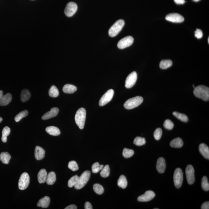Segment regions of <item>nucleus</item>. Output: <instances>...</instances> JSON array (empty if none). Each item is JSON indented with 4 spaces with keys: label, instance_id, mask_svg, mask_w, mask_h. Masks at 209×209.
Segmentation results:
<instances>
[{
    "label": "nucleus",
    "instance_id": "9d476101",
    "mask_svg": "<svg viewBox=\"0 0 209 209\" xmlns=\"http://www.w3.org/2000/svg\"><path fill=\"white\" fill-rule=\"evenodd\" d=\"M186 174L188 183L190 185L193 184L195 181V175L194 168L191 165H187L186 167Z\"/></svg>",
    "mask_w": 209,
    "mask_h": 209
},
{
    "label": "nucleus",
    "instance_id": "4468645a",
    "mask_svg": "<svg viewBox=\"0 0 209 209\" xmlns=\"http://www.w3.org/2000/svg\"><path fill=\"white\" fill-rule=\"evenodd\" d=\"M155 196V194L152 190H148L143 195L137 198V200L140 202H148L153 199Z\"/></svg>",
    "mask_w": 209,
    "mask_h": 209
},
{
    "label": "nucleus",
    "instance_id": "a211bd4d",
    "mask_svg": "<svg viewBox=\"0 0 209 209\" xmlns=\"http://www.w3.org/2000/svg\"><path fill=\"white\" fill-rule=\"evenodd\" d=\"M199 149L200 153L205 157V158L209 159V149L208 146L204 143H202L199 145Z\"/></svg>",
    "mask_w": 209,
    "mask_h": 209
},
{
    "label": "nucleus",
    "instance_id": "bb28decb",
    "mask_svg": "<svg viewBox=\"0 0 209 209\" xmlns=\"http://www.w3.org/2000/svg\"><path fill=\"white\" fill-rule=\"evenodd\" d=\"M31 94L27 89L22 90L21 94V100L23 102L28 101L31 98Z\"/></svg>",
    "mask_w": 209,
    "mask_h": 209
},
{
    "label": "nucleus",
    "instance_id": "3c124183",
    "mask_svg": "<svg viewBox=\"0 0 209 209\" xmlns=\"http://www.w3.org/2000/svg\"><path fill=\"white\" fill-rule=\"evenodd\" d=\"M3 119H2V117H0V123L2 122Z\"/></svg>",
    "mask_w": 209,
    "mask_h": 209
},
{
    "label": "nucleus",
    "instance_id": "2eb2a0df",
    "mask_svg": "<svg viewBox=\"0 0 209 209\" xmlns=\"http://www.w3.org/2000/svg\"><path fill=\"white\" fill-rule=\"evenodd\" d=\"M166 167V163L164 158L160 157L157 160L156 165L157 171L160 174H163L164 172Z\"/></svg>",
    "mask_w": 209,
    "mask_h": 209
},
{
    "label": "nucleus",
    "instance_id": "c756f323",
    "mask_svg": "<svg viewBox=\"0 0 209 209\" xmlns=\"http://www.w3.org/2000/svg\"><path fill=\"white\" fill-rule=\"evenodd\" d=\"M172 65V62L171 60H162L160 63V67L162 69H165L171 67Z\"/></svg>",
    "mask_w": 209,
    "mask_h": 209
},
{
    "label": "nucleus",
    "instance_id": "5fc2aeb1",
    "mask_svg": "<svg viewBox=\"0 0 209 209\" xmlns=\"http://www.w3.org/2000/svg\"><path fill=\"white\" fill-rule=\"evenodd\" d=\"M208 43H209V38H208Z\"/></svg>",
    "mask_w": 209,
    "mask_h": 209
},
{
    "label": "nucleus",
    "instance_id": "7ed1b4c3",
    "mask_svg": "<svg viewBox=\"0 0 209 209\" xmlns=\"http://www.w3.org/2000/svg\"><path fill=\"white\" fill-rule=\"evenodd\" d=\"M143 99L140 96H137L128 99L124 104V108L127 109H132L139 106L143 103Z\"/></svg>",
    "mask_w": 209,
    "mask_h": 209
},
{
    "label": "nucleus",
    "instance_id": "0eeeda50",
    "mask_svg": "<svg viewBox=\"0 0 209 209\" xmlns=\"http://www.w3.org/2000/svg\"><path fill=\"white\" fill-rule=\"evenodd\" d=\"M30 178L27 173H22L20 178L18 182V187L19 190H25L29 186L30 183Z\"/></svg>",
    "mask_w": 209,
    "mask_h": 209
},
{
    "label": "nucleus",
    "instance_id": "ddd939ff",
    "mask_svg": "<svg viewBox=\"0 0 209 209\" xmlns=\"http://www.w3.org/2000/svg\"><path fill=\"white\" fill-rule=\"evenodd\" d=\"M165 19L169 22L180 23L183 22L184 20V17L178 13H171L166 16Z\"/></svg>",
    "mask_w": 209,
    "mask_h": 209
},
{
    "label": "nucleus",
    "instance_id": "a19ab883",
    "mask_svg": "<svg viewBox=\"0 0 209 209\" xmlns=\"http://www.w3.org/2000/svg\"><path fill=\"white\" fill-rule=\"evenodd\" d=\"M68 168L71 170L73 171H76L78 170L79 167L76 161H71L69 163L68 165Z\"/></svg>",
    "mask_w": 209,
    "mask_h": 209
},
{
    "label": "nucleus",
    "instance_id": "de8ad7c7",
    "mask_svg": "<svg viewBox=\"0 0 209 209\" xmlns=\"http://www.w3.org/2000/svg\"><path fill=\"white\" fill-rule=\"evenodd\" d=\"M175 2L178 4H183L185 2V0H174Z\"/></svg>",
    "mask_w": 209,
    "mask_h": 209
},
{
    "label": "nucleus",
    "instance_id": "aec40b11",
    "mask_svg": "<svg viewBox=\"0 0 209 209\" xmlns=\"http://www.w3.org/2000/svg\"><path fill=\"white\" fill-rule=\"evenodd\" d=\"M12 96L11 94L7 93L6 95H3L0 100V105L4 106L7 105L11 102Z\"/></svg>",
    "mask_w": 209,
    "mask_h": 209
},
{
    "label": "nucleus",
    "instance_id": "9b49d317",
    "mask_svg": "<svg viewBox=\"0 0 209 209\" xmlns=\"http://www.w3.org/2000/svg\"><path fill=\"white\" fill-rule=\"evenodd\" d=\"M78 10V6L74 2H70L67 4L64 10V13L67 17H71L75 14Z\"/></svg>",
    "mask_w": 209,
    "mask_h": 209
},
{
    "label": "nucleus",
    "instance_id": "6ab92c4d",
    "mask_svg": "<svg viewBox=\"0 0 209 209\" xmlns=\"http://www.w3.org/2000/svg\"><path fill=\"white\" fill-rule=\"evenodd\" d=\"M50 202L51 199L49 197L46 196L38 201L37 205L38 207H41L42 208H47L49 206Z\"/></svg>",
    "mask_w": 209,
    "mask_h": 209
},
{
    "label": "nucleus",
    "instance_id": "603ef678",
    "mask_svg": "<svg viewBox=\"0 0 209 209\" xmlns=\"http://www.w3.org/2000/svg\"><path fill=\"white\" fill-rule=\"evenodd\" d=\"M200 1V0H193V1H194V2H198V1Z\"/></svg>",
    "mask_w": 209,
    "mask_h": 209
},
{
    "label": "nucleus",
    "instance_id": "a18cd8bd",
    "mask_svg": "<svg viewBox=\"0 0 209 209\" xmlns=\"http://www.w3.org/2000/svg\"><path fill=\"white\" fill-rule=\"evenodd\" d=\"M202 209H209V202H206L203 204L201 207Z\"/></svg>",
    "mask_w": 209,
    "mask_h": 209
},
{
    "label": "nucleus",
    "instance_id": "39448f33",
    "mask_svg": "<svg viewBox=\"0 0 209 209\" xmlns=\"http://www.w3.org/2000/svg\"><path fill=\"white\" fill-rule=\"evenodd\" d=\"M90 175V171L86 170L84 171L80 177H79L78 183L74 186L75 189L76 190H80L84 187L89 181Z\"/></svg>",
    "mask_w": 209,
    "mask_h": 209
},
{
    "label": "nucleus",
    "instance_id": "c9c22d12",
    "mask_svg": "<svg viewBox=\"0 0 209 209\" xmlns=\"http://www.w3.org/2000/svg\"><path fill=\"white\" fill-rule=\"evenodd\" d=\"M28 114V112L27 110H24L20 112L16 116L14 120L16 122H18L20 121L23 118L26 117Z\"/></svg>",
    "mask_w": 209,
    "mask_h": 209
},
{
    "label": "nucleus",
    "instance_id": "f8f14e48",
    "mask_svg": "<svg viewBox=\"0 0 209 209\" xmlns=\"http://www.w3.org/2000/svg\"><path fill=\"white\" fill-rule=\"evenodd\" d=\"M137 79V74L135 71H133L129 74L125 80V87L126 88H130L133 87Z\"/></svg>",
    "mask_w": 209,
    "mask_h": 209
},
{
    "label": "nucleus",
    "instance_id": "e433bc0d",
    "mask_svg": "<svg viewBox=\"0 0 209 209\" xmlns=\"http://www.w3.org/2000/svg\"><path fill=\"white\" fill-rule=\"evenodd\" d=\"M93 188L95 192L99 195H101L104 192V187L100 184H95L93 185Z\"/></svg>",
    "mask_w": 209,
    "mask_h": 209
},
{
    "label": "nucleus",
    "instance_id": "4be33fe9",
    "mask_svg": "<svg viewBox=\"0 0 209 209\" xmlns=\"http://www.w3.org/2000/svg\"><path fill=\"white\" fill-rule=\"evenodd\" d=\"M46 130L49 134L52 136H59L60 134V131L59 128L55 126L48 127L46 128Z\"/></svg>",
    "mask_w": 209,
    "mask_h": 209
},
{
    "label": "nucleus",
    "instance_id": "6e6552de",
    "mask_svg": "<svg viewBox=\"0 0 209 209\" xmlns=\"http://www.w3.org/2000/svg\"><path fill=\"white\" fill-rule=\"evenodd\" d=\"M114 91L113 90L110 89L107 91L102 96L99 101V104L100 106H103L112 100L114 95Z\"/></svg>",
    "mask_w": 209,
    "mask_h": 209
},
{
    "label": "nucleus",
    "instance_id": "f257e3e1",
    "mask_svg": "<svg viewBox=\"0 0 209 209\" xmlns=\"http://www.w3.org/2000/svg\"><path fill=\"white\" fill-rule=\"evenodd\" d=\"M194 95L197 98L201 99L204 101L209 100V88L204 85H199L194 88Z\"/></svg>",
    "mask_w": 209,
    "mask_h": 209
},
{
    "label": "nucleus",
    "instance_id": "f704fd0d",
    "mask_svg": "<svg viewBox=\"0 0 209 209\" xmlns=\"http://www.w3.org/2000/svg\"><path fill=\"white\" fill-rule=\"evenodd\" d=\"M79 177L78 176L76 175L70 178L68 182V187H72L75 186L78 181Z\"/></svg>",
    "mask_w": 209,
    "mask_h": 209
},
{
    "label": "nucleus",
    "instance_id": "393cba45",
    "mask_svg": "<svg viewBox=\"0 0 209 209\" xmlns=\"http://www.w3.org/2000/svg\"><path fill=\"white\" fill-rule=\"evenodd\" d=\"M56 180V174L54 172H51L47 174L46 182L48 185L54 184Z\"/></svg>",
    "mask_w": 209,
    "mask_h": 209
},
{
    "label": "nucleus",
    "instance_id": "4c0bfd02",
    "mask_svg": "<svg viewBox=\"0 0 209 209\" xmlns=\"http://www.w3.org/2000/svg\"><path fill=\"white\" fill-rule=\"evenodd\" d=\"M104 165L99 164L98 162H95L93 163L92 166V172L96 174L98 173L99 171L101 170L102 168L104 167Z\"/></svg>",
    "mask_w": 209,
    "mask_h": 209
},
{
    "label": "nucleus",
    "instance_id": "5701e85b",
    "mask_svg": "<svg viewBox=\"0 0 209 209\" xmlns=\"http://www.w3.org/2000/svg\"><path fill=\"white\" fill-rule=\"evenodd\" d=\"M183 141L180 137L174 139L170 143V146L174 148H181L183 146Z\"/></svg>",
    "mask_w": 209,
    "mask_h": 209
},
{
    "label": "nucleus",
    "instance_id": "412c9836",
    "mask_svg": "<svg viewBox=\"0 0 209 209\" xmlns=\"http://www.w3.org/2000/svg\"><path fill=\"white\" fill-rule=\"evenodd\" d=\"M47 174V172L45 169L40 170L38 174V180L39 183L42 184L46 182Z\"/></svg>",
    "mask_w": 209,
    "mask_h": 209
},
{
    "label": "nucleus",
    "instance_id": "a878e982",
    "mask_svg": "<svg viewBox=\"0 0 209 209\" xmlns=\"http://www.w3.org/2000/svg\"><path fill=\"white\" fill-rule=\"evenodd\" d=\"M63 92L66 93L71 94L75 93L77 90V88L72 84H67L63 87Z\"/></svg>",
    "mask_w": 209,
    "mask_h": 209
},
{
    "label": "nucleus",
    "instance_id": "864d4df0",
    "mask_svg": "<svg viewBox=\"0 0 209 209\" xmlns=\"http://www.w3.org/2000/svg\"><path fill=\"white\" fill-rule=\"evenodd\" d=\"M193 87L194 88H195V86H194V84H193Z\"/></svg>",
    "mask_w": 209,
    "mask_h": 209
},
{
    "label": "nucleus",
    "instance_id": "1a4fd4ad",
    "mask_svg": "<svg viewBox=\"0 0 209 209\" xmlns=\"http://www.w3.org/2000/svg\"><path fill=\"white\" fill-rule=\"evenodd\" d=\"M134 42L133 37L129 36L120 40L117 43V47L120 49H124L131 46Z\"/></svg>",
    "mask_w": 209,
    "mask_h": 209
},
{
    "label": "nucleus",
    "instance_id": "58836bf2",
    "mask_svg": "<svg viewBox=\"0 0 209 209\" xmlns=\"http://www.w3.org/2000/svg\"><path fill=\"white\" fill-rule=\"evenodd\" d=\"M134 143L136 146H142L146 143V140L144 137H137L134 139Z\"/></svg>",
    "mask_w": 209,
    "mask_h": 209
},
{
    "label": "nucleus",
    "instance_id": "f03ea898",
    "mask_svg": "<svg viewBox=\"0 0 209 209\" xmlns=\"http://www.w3.org/2000/svg\"><path fill=\"white\" fill-rule=\"evenodd\" d=\"M86 111L84 108H81L77 111L75 116L76 124L79 129H83L85 125Z\"/></svg>",
    "mask_w": 209,
    "mask_h": 209
},
{
    "label": "nucleus",
    "instance_id": "49530a36",
    "mask_svg": "<svg viewBox=\"0 0 209 209\" xmlns=\"http://www.w3.org/2000/svg\"><path fill=\"white\" fill-rule=\"evenodd\" d=\"M84 208L85 209H92V204L89 202H86L84 205Z\"/></svg>",
    "mask_w": 209,
    "mask_h": 209
},
{
    "label": "nucleus",
    "instance_id": "c85d7f7f",
    "mask_svg": "<svg viewBox=\"0 0 209 209\" xmlns=\"http://www.w3.org/2000/svg\"><path fill=\"white\" fill-rule=\"evenodd\" d=\"M10 129L8 127H5L3 128L2 131V137L1 140L2 142L6 143L7 141V137L10 135Z\"/></svg>",
    "mask_w": 209,
    "mask_h": 209
},
{
    "label": "nucleus",
    "instance_id": "b1692460",
    "mask_svg": "<svg viewBox=\"0 0 209 209\" xmlns=\"http://www.w3.org/2000/svg\"><path fill=\"white\" fill-rule=\"evenodd\" d=\"M11 158V156L8 152H4L0 154V160L5 164H8Z\"/></svg>",
    "mask_w": 209,
    "mask_h": 209
},
{
    "label": "nucleus",
    "instance_id": "ea45409f",
    "mask_svg": "<svg viewBox=\"0 0 209 209\" xmlns=\"http://www.w3.org/2000/svg\"><path fill=\"white\" fill-rule=\"evenodd\" d=\"M202 188L205 191H208L209 190V184L207 177L204 176L202 181Z\"/></svg>",
    "mask_w": 209,
    "mask_h": 209
},
{
    "label": "nucleus",
    "instance_id": "423d86ee",
    "mask_svg": "<svg viewBox=\"0 0 209 209\" xmlns=\"http://www.w3.org/2000/svg\"><path fill=\"white\" fill-rule=\"evenodd\" d=\"M183 181V173L180 168H177L174 172V181L175 186L177 188H180L182 186Z\"/></svg>",
    "mask_w": 209,
    "mask_h": 209
},
{
    "label": "nucleus",
    "instance_id": "c03bdc74",
    "mask_svg": "<svg viewBox=\"0 0 209 209\" xmlns=\"http://www.w3.org/2000/svg\"><path fill=\"white\" fill-rule=\"evenodd\" d=\"M203 32L200 30V29H197L196 31H195V36L198 39H200L203 37Z\"/></svg>",
    "mask_w": 209,
    "mask_h": 209
},
{
    "label": "nucleus",
    "instance_id": "8fccbe9b",
    "mask_svg": "<svg viewBox=\"0 0 209 209\" xmlns=\"http://www.w3.org/2000/svg\"><path fill=\"white\" fill-rule=\"evenodd\" d=\"M3 95V92L2 90H0V100Z\"/></svg>",
    "mask_w": 209,
    "mask_h": 209
},
{
    "label": "nucleus",
    "instance_id": "79ce46f5",
    "mask_svg": "<svg viewBox=\"0 0 209 209\" xmlns=\"http://www.w3.org/2000/svg\"><path fill=\"white\" fill-rule=\"evenodd\" d=\"M163 126L166 129L172 130L174 128V124L169 119H166L164 122Z\"/></svg>",
    "mask_w": 209,
    "mask_h": 209
},
{
    "label": "nucleus",
    "instance_id": "20e7f679",
    "mask_svg": "<svg viewBox=\"0 0 209 209\" xmlns=\"http://www.w3.org/2000/svg\"><path fill=\"white\" fill-rule=\"evenodd\" d=\"M124 25L125 22L123 19L119 20L115 22L114 24L111 26L108 31V34L110 36L113 37L117 36L122 30Z\"/></svg>",
    "mask_w": 209,
    "mask_h": 209
},
{
    "label": "nucleus",
    "instance_id": "7c9ffc66",
    "mask_svg": "<svg viewBox=\"0 0 209 209\" xmlns=\"http://www.w3.org/2000/svg\"><path fill=\"white\" fill-rule=\"evenodd\" d=\"M49 94L51 97L55 98L57 97L59 95V90L55 86H52L49 90Z\"/></svg>",
    "mask_w": 209,
    "mask_h": 209
},
{
    "label": "nucleus",
    "instance_id": "473e14b6",
    "mask_svg": "<svg viewBox=\"0 0 209 209\" xmlns=\"http://www.w3.org/2000/svg\"><path fill=\"white\" fill-rule=\"evenodd\" d=\"M110 172V169L109 165H107L104 166L101 170L100 175L104 178H107L109 176Z\"/></svg>",
    "mask_w": 209,
    "mask_h": 209
},
{
    "label": "nucleus",
    "instance_id": "6e6d98bb",
    "mask_svg": "<svg viewBox=\"0 0 209 209\" xmlns=\"http://www.w3.org/2000/svg\"><path fill=\"white\" fill-rule=\"evenodd\" d=\"M154 209H158V208H154Z\"/></svg>",
    "mask_w": 209,
    "mask_h": 209
},
{
    "label": "nucleus",
    "instance_id": "37998d69",
    "mask_svg": "<svg viewBox=\"0 0 209 209\" xmlns=\"http://www.w3.org/2000/svg\"><path fill=\"white\" fill-rule=\"evenodd\" d=\"M162 134V129L160 128H157L155 131L154 133V137L155 139L159 140L160 139Z\"/></svg>",
    "mask_w": 209,
    "mask_h": 209
},
{
    "label": "nucleus",
    "instance_id": "2f4dec72",
    "mask_svg": "<svg viewBox=\"0 0 209 209\" xmlns=\"http://www.w3.org/2000/svg\"><path fill=\"white\" fill-rule=\"evenodd\" d=\"M173 115L175 116L177 118L181 120V121L183 122H186L188 121V118L187 116L186 115L182 114V113H178V112H174L173 113Z\"/></svg>",
    "mask_w": 209,
    "mask_h": 209
},
{
    "label": "nucleus",
    "instance_id": "f3484780",
    "mask_svg": "<svg viewBox=\"0 0 209 209\" xmlns=\"http://www.w3.org/2000/svg\"><path fill=\"white\" fill-rule=\"evenodd\" d=\"M35 158L37 160H40L44 158L46 152L40 146H37L35 149Z\"/></svg>",
    "mask_w": 209,
    "mask_h": 209
},
{
    "label": "nucleus",
    "instance_id": "09e8293b",
    "mask_svg": "<svg viewBox=\"0 0 209 209\" xmlns=\"http://www.w3.org/2000/svg\"><path fill=\"white\" fill-rule=\"evenodd\" d=\"M65 209H77V207L75 205H70L67 206V207L65 208Z\"/></svg>",
    "mask_w": 209,
    "mask_h": 209
},
{
    "label": "nucleus",
    "instance_id": "72a5a7b5",
    "mask_svg": "<svg viewBox=\"0 0 209 209\" xmlns=\"http://www.w3.org/2000/svg\"><path fill=\"white\" fill-rule=\"evenodd\" d=\"M134 151L126 148H124L123 150L122 155L124 158H128L132 157L134 154Z\"/></svg>",
    "mask_w": 209,
    "mask_h": 209
},
{
    "label": "nucleus",
    "instance_id": "cd10ccee",
    "mask_svg": "<svg viewBox=\"0 0 209 209\" xmlns=\"http://www.w3.org/2000/svg\"><path fill=\"white\" fill-rule=\"evenodd\" d=\"M117 185L119 187L122 189H125L128 185L126 177L124 175H120L117 182Z\"/></svg>",
    "mask_w": 209,
    "mask_h": 209
},
{
    "label": "nucleus",
    "instance_id": "dca6fc26",
    "mask_svg": "<svg viewBox=\"0 0 209 209\" xmlns=\"http://www.w3.org/2000/svg\"><path fill=\"white\" fill-rule=\"evenodd\" d=\"M59 112V109L57 107L52 108L51 110L42 116V119L43 120L49 119L57 116Z\"/></svg>",
    "mask_w": 209,
    "mask_h": 209
}]
</instances>
